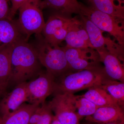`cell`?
Returning a JSON list of instances; mask_svg holds the SVG:
<instances>
[{"instance_id": "6da1fadb", "label": "cell", "mask_w": 124, "mask_h": 124, "mask_svg": "<svg viewBox=\"0 0 124 124\" xmlns=\"http://www.w3.org/2000/svg\"><path fill=\"white\" fill-rule=\"evenodd\" d=\"M11 71L10 82L17 85L27 82L41 71V65L35 47L22 40L11 45Z\"/></svg>"}, {"instance_id": "7a4b0ae2", "label": "cell", "mask_w": 124, "mask_h": 124, "mask_svg": "<svg viewBox=\"0 0 124 124\" xmlns=\"http://www.w3.org/2000/svg\"><path fill=\"white\" fill-rule=\"evenodd\" d=\"M108 77L103 68L95 69H85L68 72L55 80V93H73L101 85L105 78Z\"/></svg>"}, {"instance_id": "3957f363", "label": "cell", "mask_w": 124, "mask_h": 124, "mask_svg": "<svg viewBox=\"0 0 124 124\" xmlns=\"http://www.w3.org/2000/svg\"><path fill=\"white\" fill-rule=\"evenodd\" d=\"M38 41L34 46L38 58L46 71L55 80L71 70L67 61L63 47L54 46L46 42L41 34L38 35Z\"/></svg>"}, {"instance_id": "277c9868", "label": "cell", "mask_w": 124, "mask_h": 124, "mask_svg": "<svg viewBox=\"0 0 124 124\" xmlns=\"http://www.w3.org/2000/svg\"><path fill=\"white\" fill-rule=\"evenodd\" d=\"M40 0H28L19 9L17 24L28 40L32 34H41L45 23Z\"/></svg>"}, {"instance_id": "5b68a950", "label": "cell", "mask_w": 124, "mask_h": 124, "mask_svg": "<svg viewBox=\"0 0 124 124\" xmlns=\"http://www.w3.org/2000/svg\"><path fill=\"white\" fill-rule=\"evenodd\" d=\"M80 15L85 16L103 32H107L113 36L119 45L124 46L123 21L82 4Z\"/></svg>"}, {"instance_id": "8992f818", "label": "cell", "mask_w": 124, "mask_h": 124, "mask_svg": "<svg viewBox=\"0 0 124 124\" xmlns=\"http://www.w3.org/2000/svg\"><path fill=\"white\" fill-rule=\"evenodd\" d=\"M48 104L62 124H80L76 106V95L72 93H55Z\"/></svg>"}, {"instance_id": "52a82bcc", "label": "cell", "mask_w": 124, "mask_h": 124, "mask_svg": "<svg viewBox=\"0 0 124 124\" xmlns=\"http://www.w3.org/2000/svg\"><path fill=\"white\" fill-rule=\"evenodd\" d=\"M55 79L50 73L41 72L36 77L27 82V101L40 106L45 103L46 98L55 91Z\"/></svg>"}, {"instance_id": "ba28073f", "label": "cell", "mask_w": 124, "mask_h": 124, "mask_svg": "<svg viewBox=\"0 0 124 124\" xmlns=\"http://www.w3.org/2000/svg\"><path fill=\"white\" fill-rule=\"evenodd\" d=\"M81 22L85 29L92 48L96 51L106 50L124 62V46L103 35V32L84 16L80 15Z\"/></svg>"}, {"instance_id": "9c48e42d", "label": "cell", "mask_w": 124, "mask_h": 124, "mask_svg": "<svg viewBox=\"0 0 124 124\" xmlns=\"http://www.w3.org/2000/svg\"><path fill=\"white\" fill-rule=\"evenodd\" d=\"M71 70L76 71L85 69H95L102 67L99 64V55L91 48H76L63 47Z\"/></svg>"}, {"instance_id": "30bf717a", "label": "cell", "mask_w": 124, "mask_h": 124, "mask_svg": "<svg viewBox=\"0 0 124 124\" xmlns=\"http://www.w3.org/2000/svg\"><path fill=\"white\" fill-rule=\"evenodd\" d=\"M27 82L16 85L14 88L0 101V113L2 116L17 110L27 101Z\"/></svg>"}, {"instance_id": "8fae6325", "label": "cell", "mask_w": 124, "mask_h": 124, "mask_svg": "<svg viewBox=\"0 0 124 124\" xmlns=\"http://www.w3.org/2000/svg\"><path fill=\"white\" fill-rule=\"evenodd\" d=\"M65 40L66 46L69 48L93 49L81 20L74 18L69 26Z\"/></svg>"}, {"instance_id": "7c38bea8", "label": "cell", "mask_w": 124, "mask_h": 124, "mask_svg": "<svg viewBox=\"0 0 124 124\" xmlns=\"http://www.w3.org/2000/svg\"><path fill=\"white\" fill-rule=\"evenodd\" d=\"M100 62L104 65V72L111 79L124 82V63L113 54L106 50L97 51Z\"/></svg>"}, {"instance_id": "4fadbf2b", "label": "cell", "mask_w": 124, "mask_h": 124, "mask_svg": "<svg viewBox=\"0 0 124 124\" xmlns=\"http://www.w3.org/2000/svg\"><path fill=\"white\" fill-rule=\"evenodd\" d=\"M23 40L28 41L19 29L16 20L0 19V48Z\"/></svg>"}, {"instance_id": "5bb4252c", "label": "cell", "mask_w": 124, "mask_h": 124, "mask_svg": "<svg viewBox=\"0 0 124 124\" xmlns=\"http://www.w3.org/2000/svg\"><path fill=\"white\" fill-rule=\"evenodd\" d=\"M85 119L98 124L124 121V108L119 106L99 107L93 114L85 117Z\"/></svg>"}, {"instance_id": "9a60e30c", "label": "cell", "mask_w": 124, "mask_h": 124, "mask_svg": "<svg viewBox=\"0 0 124 124\" xmlns=\"http://www.w3.org/2000/svg\"><path fill=\"white\" fill-rule=\"evenodd\" d=\"M39 106L24 103L15 111L1 116L0 124H28L31 116Z\"/></svg>"}, {"instance_id": "2e32d148", "label": "cell", "mask_w": 124, "mask_h": 124, "mask_svg": "<svg viewBox=\"0 0 124 124\" xmlns=\"http://www.w3.org/2000/svg\"><path fill=\"white\" fill-rule=\"evenodd\" d=\"M90 6L123 21L124 18V7L123 3L116 4V0L123 2L121 0H88Z\"/></svg>"}, {"instance_id": "e0dca14e", "label": "cell", "mask_w": 124, "mask_h": 124, "mask_svg": "<svg viewBox=\"0 0 124 124\" xmlns=\"http://www.w3.org/2000/svg\"><path fill=\"white\" fill-rule=\"evenodd\" d=\"M73 19L59 13L51 16L45 23L42 29L41 33L43 38L46 42H49L56 32L69 24Z\"/></svg>"}, {"instance_id": "ac0fdd59", "label": "cell", "mask_w": 124, "mask_h": 124, "mask_svg": "<svg viewBox=\"0 0 124 124\" xmlns=\"http://www.w3.org/2000/svg\"><path fill=\"white\" fill-rule=\"evenodd\" d=\"M42 8L50 7L64 15L72 14H80L82 4L77 0H44L41 1Z\"/></svg>"}, {"instance_id": "d6986e66", "label": "cell", "mask_w": 124, "mask_h": 124, "mask_svg": "<svg viewBox=\"0 0 124 124\" xmlns=\"http://www.w3.org/2000/svg\"><path fill=\"white\" fill-rule=\"evenodd\" d=\"M82 95L99 107H120L116 101L101 85L89 89L88 91Z\"/></svg>"}, {"instance_id": "ffe728a7", "label": "cell", "mask_w": 124, "mask_h": 124, "mask_svg": "<svg viewBox=\"0 0 124 124\" xmlns=\"http://www.w3.org/2000/svg\"><path fill=\"white\" fill-rule=\"evenodd\" d=\"M11 46L0 48V90L4 92L10 80Z\"/></svg>"}, {"instance_id": "44dd1931", "label": "cell", "mask_w": 124, "mask_h": 124, "mask_svg": "<svg viewBox=\"0 0 124 124\" xmlns=\"http://www.w3.org/2000/svg\"><path fill=\"white\" fill-rule=\"evenodd\" d=\"M101 86L116 101L120 107L124 108V82L107 77Z\"/></svg>"}, {"instance_id": "7402d4cb", "label": "cell", "mask_w": 124, "mask_h": 124, "mask_svg": "<svg viewBox=\"0 0 124 124\" xmlns=\"http://www.w3.org/2000/svg\"><path fill=\"white\" fill-rule=\"evenodd\" d=\"M76 106L80 120L93 115L99 107L82 95H76Z\"/></svg>"}, {"instance_id": "603a6c76", "label": "cell", "mask_w": 124, "mask_h": 124, "mask_svg": "<svg viewBox=\"0 0 124 124\" xmlns=\"http://www.w3.org/2000/svg\"><path fill=\"white\" fill-rule=\"evenodd\" d=\"M48 107L46 103L40 105L31 116L28 124H36L39 122Z\"/></svg>"}, {"instance_id": "cb8c5ba5", "label": "cell", "mask_w": 124, "mask_h": 124, "mask_svg": "<svg viewBox=\"0 0 124 124\" xmlns=\"http://www.w3.org/2000/svg\"><path fill=\"white\" fill-rule=\"evenodd\" d=\"M28 0H9V1H11V6L10 8L8 19H13L17 11Z\"/></svg>"}, {"instance_id": "d4e9b609", "label": "cell", "mask_w": 124, "mask_h": 124, "mask_svg": "<svg viewBox=\"0 0 124 124\" xmlns=\"http://www.w3.org/2000/svg\"><path fill=\"white\" fill-rule=\"evenodd\" d=\"M9 0H0V19H8L10 8Z\"/></svg>"}, {"instance_id": "484cf974", "label": "cell", "mask_w": 124, "mask_h": 124, "mask_svg": "<svg viewBox=\"0 0 124 124\" xmlns=\"http://www.w3.org/2000/svg\"><path fill=\"white\" fill-rule=\"evenodd\" d=\"M44 114L41 119L36 124H50L54 116L53 112L49 107Z\"/></svg>"}, {"instance_id": "4316f807", "label": "cell", "mask_w": 124, "mask_h": 124, "mask_svg": "<svg viewBox=\"0 0 124 124\" xmlns=\"http://www.w3.org/2000/svg\"><path fill=\"white\" fill-rule=\"evenodd\" d=\"M50 124H62L61 122L59 120L57 117L54 116L53 118L51 121Z\"/></svg>"}, {"instance_id": "83f0119b", "label": "cell", "mask_w": 124, "mask_h": 124, "mask_svg": "<svg viewBox=\"0 0 124 124\" xmlns=\"http://www.w3.org/2000/svg\"><path fill=\"white\" fill-rule=\"evenodd\" d=\"M124 124V121H117V122H111V123H107V124Z\"/></svg>"}, {"instance_id": "f1b7e54d", "label": "cell", "mask_w": 124, "mask_h": 124, "mask_svg": "<svg viewBox=\"0 0 124 124\" xmlns=\"http://www.w3.org/2000/svg\"><path fill=\"white\" fill-rule=\"evenodd\" d=\"M84 124H97V123H93V122H88V121H86V122Z\"/></svg>"}, {"instance_id": "f546056e", "label": "cell", "mask_w": 124, "mask_h": 124, "mask_svg": "<svg viewBox=\"0 0 124 124\" xmlns=\"http://www.w3.org/2000/svg\"><path fill=\"white\" fill-rule=\"evenodd\" d=\"M4 91L0 90V98L1 96V95L4 93Z\"/></svg>"}, {"instance_id": "4dcf8cb0", "label": "cell", "mask_w": 124, "mask_h": 124, "mask_svg": "<svg viewBox=\"0 0 124 124\" xmlns=\"http://www.w3.org/2000/svg\"><path fill=\"white\" fill-rule=\"evenodd\" d=\"M1 118V116H0V120Z\"/></svg>"}, {"instance_id": "1f68e13d", "label": "cell", "mask_w": 124, "mask_h": 124, "mask_svg": "<svg viewBox=\"0 0 124 124\" xmlns=\"http://www.w3.org/2000/svg\"><path fill=\"white\" fill-rule=\"evenodd\" d=\"M1 91H2V90H1Z\"/></svg>"}]
</instances>
